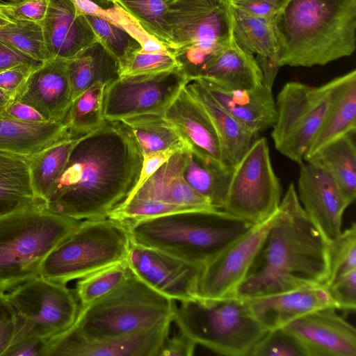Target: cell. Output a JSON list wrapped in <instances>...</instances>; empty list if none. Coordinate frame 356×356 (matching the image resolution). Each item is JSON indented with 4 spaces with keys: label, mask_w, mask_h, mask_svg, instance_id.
Instances as JSON below:
<instances>
[{
    "label": "cell",
    "mask_w": 356,
    "mask_h": 356,
    "mask_svg": "<svg viewBox=\"0 0 356 356\" xmlns=\"http://www.w3.org/2000/svg\"><path fill=\"white\" fill-rule=\"evenodd\" d=\"M143 161L122 122L105 120L79 139L44 204L55 213L78 220L107 217L134 189Z\"/></svg>",
    "instance_id": "cell-1"
},
{
    "label": "cell",
    "mask_w": 356,
    "mask_h": 356,
    "mask_svg": "<svg viewBox=\"0 0 356 356\" xmlns=\"http://www.w3.org/2000/svg\"><path fill=\"white\" fill-rule=\"evenodd\" d=\"M328 272L327 243L303 209L291 183L236 295L251 299L302 287L325 286Z\"/></svg>",
    "instance_id": "cell-2"
},
{
    "label": "cell",
    "mask_w": 356,
    "mask_h": 356,
    "mask_svg": "<svg viewBox=\"0 0 356 356\" xmlns=\"http://www.w3.org/2000/svg\"><path fill=\"white\" fill-rule=\"evenodd\" d=\"M273 24L280 67L325 65L355 50L356 0H286Z\"/></svg>",
    "instance_id": "cell-3"
},
{
    "label": "cell",
    "mask_w": 356,
    "mask_h": 356,
    "mask_svg": "<svg viewBox=\"0 0 356 356\" xmlns=\"http://www.w3.org/2000/svg\"><path fill=\"white\" fill-rule=\"evenodd\" d=\"M124 223L131 243L201 266L254 226L216 209L185 211Z\"/></svg>",
    "instance_id": "cell-4"
},
{
    "label": "cell",
    "mask_w": 356,
    "mask_h": 356,
    "mask_svg": "<svg viewBox=\"0 0 356 356\" xmlns=\"http://www.w3.org/2000/svg\"><path fill=\"white\" fill-rule=\"evenodd\" d=\"M37 201L0 216V292L40 275L43 261L80 225Z\"/></svg>",
    "instance_id": "cell-5"
},
{
    "label": "cell",
    "mask_w": 356,
    "mask_h": 356,
    "mask_svg": "<svg viewBox=\"0 0 356 356\" xmlns=\"http://www.w3.org/2000/svg\"><path fill=\"white\" fill-rule=\"evenodd\" d=\"M176 306L130 270L114 289L80 307L71 327L89 341L119 337L173 321Z\"/></svg>",
    "instance_id": "cell-6"
},
{
    "label": "cell",
    "mask_w": 356,
    "mask_h": 356,
    "mask_svg": "<svg viewBox=\"0 0 356 356\" xmlns=\"http://www.w3.org/2000/svg\"><path fill=\"white\" fill-rule=\"evenodd\" d=\"M173 321L197 345L226 356H248L268 331L253 314L247 300L237 296L181 301Z\"/></svg>",
    "instance_id": "cell-7"
},
{
    "label": "cell",
    "mask_w": 356,
    "mask_h": 356,
    "mask_svg": "<svg viewBox=\"0 0 356 356\" xmlns=\"http://www.w3.org/2000/svg\"><path fill=\"white\" fill-rule=\"evenodd\" d=\"M165 19L172 53L187 80L200 78L232 39L230 0H173Z\"/></svg>",
    "instance_id": "cell-8"
},
{
    "label": "cell",
    "mask_w": 356,
    "mask_h": 356,
    "mask_svg": "<svg viewBox=\"0 0 356 356\" xmlns=\"http://www.w3.org/2000/svg\"><path fill=\"white\" fill-rule=\"evenodd\" d=\"M124 222L108 217L82 220L43 261L40 276L65 284L124 261L131 246Z\"/></svg>",
    "instance_id": "cell-9"
},
{
    "label": "cell",
    "mask_w": 356,
    "mask_h": 356,
    "mask_svg": "<svg viewBox=\"0 0 356 356\" xmlns=\"http://www.w3.org/2000/svg\"><path fill=\"white\" fill-rule=\"evenodd\" d=\"M3 296L15 323L11 344L23 339H51L74 323L80 309L74 291L40 275Z\"/></svg>",
    "instance_id": "cell-10"
},
{
    "label": "cell",
    "mask_w": 356,
    "mask_h": 356,
    "mask_svg": "<svg viewBox=\"0 0 356 356\" xmlns=\"http://www.w3.org/2000/svg\"><path fill=\"white\" fill-rule=\"evenodd\" d=\"M335 79L314 87L286 83L277 97V120L271 137L275 149L291 161L304 162L330 106Z\"/></svg>",
    "instance_id": "cell-11"
},
{
    "label": "cell",
    "mask_w": 356,
    "mask_h": 356,
    "mask_svg": "<svg viewBox=\"0 0 356 356\" xmlns=\"http://www.w3.org/2000/svg\"><path fill=\"white\" fill-rule=\"evenodd\" d=\"M282 187L273 168L268 140L259 137L235 165L222 210L252 225L277 209Z\"/></svg>",
    "instance_id": "cell-12"
},
{
    "label": "cell",
    "mask_w": 356,
    "mask_h": 356,
    "mask_svg": "<svg viewBox=\"0 0 356 356\" xmlns=\"http://www.w3.org/2000/svg\"><path fill=\"white\" fill-rule=\"evenodd\" d=\"M179 67L153 74L121 76L106 87L104 118L108 121L163 114L184 86Z\"/></svg>",
    "instance_id": "cell-13"
},
{
    "label": "cell",
    "mask_w": 356,
    "mask_h": 356,
    "mask_svg": "<svg viewBox=\"0 0 356 356\" xmlns=\"http://www.w3.org/2000/svg\"><path fill=\"white\" fill-rule=\"evenodd\" d=\"M273 216L252 226L203 266L195 298L216 300L236 296L264 242Z\"/></svg>",
    "instance_id": "cell-14"
},
{
    "label": "cell",
    "mask_w": 356,
    "mask_h": 356,
    "mask_svg": "<svg viewBox=\"0 0 356 356\" xmlns=\"http://www.w3.org/2000/svg\"><path fill=\"white\" fill-rule=\"evenodd\" d=\"M126 261L138 277L166 297L179 302L195 298L203 266L133 243Z\"/></svg>",
    "instance_id": "cell-15"
},
{
    "label": "cell",
    "mask_w": 356,
    "mask_h": 356,
    "mask_svg": "<svg viewBox=\"0 0 356 356\" xmlns=\"http://www.w3.org/2000/svg\"><path fill=\"white\" fill-rule=\"evenodd\" d=\"M172 321L131 334L89 341L72 327L45 341L42 356H159Z\"/></svg>",
    "instance_id": "cell-16"
},
{
    "label": "cell",
    "mask_w": 356,
    "mask_h": 356,
    "mask_svg": "<svg viewBox=\"0 0 356 356\" xmlns=\"http://www.w3.org/2000/svg\"><path fill=\"white\" fill-rule=\"evenodd\" d=\"M298 190L303 209L330 243L341 232L343 215L350 203L327 171L309 162L300 164Z\"/></svg>",
    "instance_id": "cell-17"
},
{
    "label": "cell",
    "mask_w": 356,
    "mask_h": 356,
    "mask_svg": "<svg viewBox=\"0 0 356 356\" xmlns=\"http://www.w3.org/2000/svg\"><path fill=\"white\" fill-rule=\"evenodd\" d=\"M334 307L306 314L283 327L298 341L305 356H355L356 330Z\"/></svg>",
    "instance_id": "cell-18"
},
{
    "label": "cell",
    "mask_w": 356,
    "mask_h": 356,
    "mask_svg": "<svg viewBox=\"0 0 356 356\" xmlns=\"http://www.w3.org/2000/svg\"><path fill=\"white\" fill-rule=\"evenodd\" d=\"M68 60L49 58L29 76L14 100L35 108L46 121H64L72 102Z\"/></svg>",
    "instance_id": "cell-19"
},
{
    "label": "cell",
    "mask_w": 356,
    "mask_h": 356,
    "mask_svg": "<svg viewBox=\"0 0 356 356\" xmlns=\"http://www.w3.org/2000/svg\"><path fill=\"white\" fill-rule=\"evenodd\" d=\"M49 58H73L98 41L86 16H76L70 0H49L41 22Z\"/></svg>",
    "instance_id": "cell-20"
},
{
    "label": "cell",
    "mask_w": 356,
    "mask_h": 356,
    "mask_svg": "<svg viewBox=\"0 0 356 356\" xmlns=\"http://www.w3.org/2000/svg\"><path fill=\"white\" fill-rule=\"evenodd\" d=\"M163 116L177 130L186 148L222 162L220 144L214 126L204 108L184 86Z\"/></svg>",
    "instance_id": "cell-21"
},
{
    "label": "cell",
    "mask_w": 356,
    "mask_h": 356,
    "mask_svg": "<svg viewBox=\"0 0 356 356\" xmlns=\"http://www.w3.org/2000/svg\"><path fill=\"white\" fill-rule=\"evenodd\" d=\"M246 300L253 314L268 330L282 327L316 309L334 307L325 286L302 287Z\"/></svg>",
    "instance_id": "cell-22"
},
{
    "label": "cell",
    "mask_w": 356,
    "mask_h": 356,
    "mask_svg": "<svg viewBox=\"0 0 356 356\" xmlns=\"http://www.w3.org/2000/svg\"><path fill=\"white\" fill-rule=\"evenodd\" d=\"M212 97L254 134L273 127L277 120L276 104L273 92L261 85L247 90H228L204 79L198 78Z\"/></svg>",
    "instance_id": "cell-23"
},
{
    "label": "cell",
    "mask_w": 356,
    "mask_h": 356,
    "mask_svg": "<svg viewBox=\"0 0 356 356\" xmlns=\"http://www.w3.org/2000/svg\"><path fill=\"white\" fill-rule=\"evenodd\" d=\"M185 159V149L175 152L124 202L149 199L195 209H215L184 179Z\"/></svg>",
    "instance_id": "cell-24"
},
{
    "label": "cell",
    "mask_w": 356,
    "mask_h": 356,
    "mask_svg": "<svg viewBox=\"0 0 356 356\" xmlns=\"http://www.w3.org/2000/svg\"><path fill=\"white\" fill-rule=\"evenodd\" d=\"M184 88L209 115L220 141L222 163L235 166L259 135L246 129L221 106L198 79L186 80Z\"/></svg>",
    "instance_id": "cell-25"
},
{
    "label": "cell",
    "mask_w": 356,
    "mask_h": 356,
    "mask_svg": "<svg viewBox=\"0 0 356 356\" xmlns=\"http://www.w3.org/2000/svg\"><path fill=\"white\" fill-rule=\"evenodd\" d=\"M73 137L64 121L29 122L0 116V150L31 159L52 145Z\"/></svg>",
    "instance_id": "cell-26"
},
{
    "label": "cell",
    "mask_w": 356,
    "mask_h": 356,
    "mask_svg": "<svg viewBox=\"0 0 356 356\" xmlns=\"http://www.w3.org/2000/svg\"><path fill=\"white\" fill-rule=\"evenodd\" d=\"M200 78L228 90L252 89L263 85L255 56L239 47L233 38L209 63Z\"/></svg>",
    "instance_id": "cell-27"
},
{
    "label": "cell",
    "mask_w": 356,
    "mask_h": 356,
    "mask_svg": "<svg viewBox=\"0 0 356 356\" xmlns=\"http://www.w3.org/2000/svg\"><path fill=\"white\" fill-rule=\"evenodd\" d=\"M355 132L356 71L353 70L335 78L330 106L306 156L343 135Z\"/></svg>",
    "instance_id": "cell-28"
},
{
    "label": "cell",
    "mask_w": 356,
    "mask_h": 356,
    "mask_svg": "<svg viewBox=\"0 0 356 356\" xmlns=\"http://www.w3.org/2000/svg\"><path fill=\"white\" fill-rule=\"evenodd\" d=\"M185 153L184 179L213 208L222 210L235 166L190 148H185Z\"/></svg>",
    "instance_id": "cell-29"
},
{
    "label": "cell",
    "mask_w": 356,
    "mask_h": 356,
    "mask_svg": "<svg viewBox=\"0 0 356 356\" xmlns=\"http://www.w3.org/2000/svg\"><path fill=\"white\" fill-rule=\"evenodd\" d=\"M72 100L92 85L106 86L120 77L118 59L99 41L67 61Z\"/></svg>",
    "instance_id": "cell-30"
},
{
    "label": "cell",
    "mask_w": 356,
    "mask_h": 356,
    "mask_svg": "<svg viewBox=\"0 0 356 356\" xmlns=\"http://www.w3.org/2000/svg\"><path fill=\"white\" fill-rule=\"evenodd\" d=\"M355 134L349 133L330 141L304 160L327 171L350 204L356 197Z\"/></svg>",
    "instance_id": "cell-31"
},
{
    "label": "cell",
    "mask_w": 356,
    "mask_h": 356,
    "mask_svg": "<svg viewBox=\"0 0 356 356\" xmlns=\"http://www.w3.org/2000/svg\"><path fill=\"white\" fill-rule=\"evenodd\" d=\"M30 162L29 158L0 150V216L41 201L32 188Z\"/></svg>",
    "instance_id": "cell-32"
},
{
    "label": "cell",
    "mask_w": 356,
    "mask_h": 356,
    "mask_svg": "<svg viewBox=\"0 0 356 356\" xmlns=\"http://www.w3.org/2000/svg\"><path fill=\"white\" fill-rule=\"evenodd\" d=\"M232 36L239 47L256 57L278 59L279 44L273 22L248 14L232 5Z\"/></svg>",
    "instance_id": "cell-33"
},
{
    "label": "cell",
    "mask_w": 356,
    "mask_h": 356,
    "mask_svg": "<svg viewBox=\"0 0 356 356\" xmlns=\"http://www.w3.org/2000/svg\"><path fill=\"white\" fill-rule=\"evenodd\" d=\"M119 121L131 134L143 156L169 148H186L177 130L163 114L143 115Z\"/></svg>",
    "instance_id": "cell-34"
},
{
    "label": "cell",
    "mask_w": 356,
    "mask_h": 356,
    "mask_svg": "<svg viewBox=\"0 0 356 356\" xmlns=\"http://www.w3.org/2000/svg\"><path fill=\"white\" fill-rule=\"evenodd\" d=\"M81 137L73 136L60 141L31 159L29 170L32 188L36 197L44 203Z\"/></svg>",
    "instance_id": "cell-35"
},
{
    "label": "cell",
    "mask_w": 356,
    "mask_h": 356,
    "mask_svg": "<svg viewBox=\"0 0 356 356\" xmlns=\"http://www.w3.org/2000/svg\"><path fill=\"white\" fill-rule=\"evenodd\" d=\"M106 86L97 83L72 102L67 115L73 136H83L101 127L104 118V96Z\"/></svg>",
    "instance_id": "cell-36"
},
{
    "label": "cell",
    "mask_w": 356,
    "mask_h": 356,
    "mask_svg": "<svg viewBox=\"0 0 356 356\" xmlns=\"http://www.w3.org/2000/svg\"><path fill=\"white\" fill-rule=\"evenodd\" d=\"M173 0H115L152 35L172 52V45L165 13ZM114 2V3H115Z\"/></svg>",
    "instance_id": "cell-37"
},
{
    "label": "cell",
    "mask_w": 356,
    "mask_h": 356,
    "mask_svg": "<svg viewBox=\"0 0 356 356\" xmlns=\"http://www.w3.org/2000/svg\"><path fill=\"white\" fill-rule=\"evenodd\" d=\"M0 27V41L32 58L44 62L49 59L41 22L16 19Z\"/></svg>",
    "instance_id": "cell-38"
},
{
    "label": "cell",
    "mask_w": 356,
    "mask_h": 356,
    "mask_svg": "<svg viewBox=\"0 0 356 356\" xmlns=\"http://www.w3.org/2000/svg\"><path fill=\"white\" fill-rule=\"evenodd\" d=\"M130 269L126 261L115 263L92 273L76 283L75 295L80 307H83L107 294L128 275Z\"/></svg>",
    "instance_id": "cell-39"
},
{
    "label": "cell",
    "mask_w": 356,
    "mask_h": 356,
    "mask_svg": "<svg viewBox=\"0 0 356 356\" xmlns=\"http://www.w3.org/2000/svg\"><path fill=\"white\" fill-rule=\"evenodd\" d=\"M97 40L118 60L121 67L128 58L142 47L125 30L115 24L92 15H86Z\"/></svg>",
    "instance_id": "cell-40"
},
{
    "label": "cell",
    "mask_w": 356,
    "mask_h": 356,
    "mask_svg": "<svg viewBox=\"0 0 356 356\" xmlns=\"http://www.w3.org/2000/svg\"><path fill=\"white\" fill-rule=\"evenodd\" d=\"M329 272L327 284L338 277L356 270V225L351 226L327 243Z\"/></svg>",
    "instance_id": "cell-41"
},
{
    "label": "cell",
    "mask_w": 356,
    "mask_h": 356,
    "mask_svg": "<svg viewBox=\"0 0 356 356\" xmlns=\"http://www.w3.org/2000/svg\"><path fill=\"white\" fill-rule=\"evenodd\" d=\"M191 210L200 209L154 200L131 199L117 206L108 213L107 217L129 222Z\"/></svg>",
    "instance_id": "cell-42"
},
{
    "label": "cell",
    "mask_w": 356,
    "mask_h": 356,
    "mask_svg": "<svg viewBox=\"0 0 356 356\" xmlns=\"http://www.w3.org/2000/svg\"><path fill=\"white\" fill-rule=\"evenodd\" d=\"M248 356H305L298 341L283 327L268 330L252 347Z\"/></svg>",
    "instance_id": "cell-43"
},
{
    "label": "cell",
    "mask_w": 356,
    "mask_h": 356,
    "mask_svg": "<svg viewBox=\"0 0 356 356\" xmlns=\"http://www.w3.org/2000/svg\"><path fill=\"white\" fill-rule=\"evenodd\" d=\"M178 67L173 53L147 52L142 48L133 53L120 67V76L168 71Z\"/></svg>",
    "instance_id": "cell-44"
},
{
    "label": "cell",
    "mask_w": 356,
    "mask_h": 356,
    "mask_svg": "<svg viewBox=\"0 0 356 356\" xmlns=\"http://www.w3.org/2000/svg\"><path fill=\"white\" fill-rule=\"evenodd\" d=\"M113 22L125 30L147 52L172 53L166 46L149 34L133 16L118 3L106 8Z\"/></svg>",
    "instance_id": "cell-45"
},
{
    "label": "cell",
    "mask_w": 356,
    "mask_h": 356,
    "mask_svg": "<svg viewBox=\"0 0 356 356\" xmlns=\"http://www.w3.org/2000/svg\"><path fill=\"white\" fill-rule=\"evenodd\" d=\"M325 286L337 309L355 310L356 270L338 277Z\"/></svg>",
    "instance_id": "cell-46"
},
{
    "label": "cell",
    "mask_w": 356,
    "mask_h": 356,
    "mask_svg": "<svg viewBox=\"0 0 356 356\" xmlns=\"http://www.w3.org/2000/svg\"><path fill=\"white\" fill-rule=\"evenodd\" d=\"M49 0H23L18 3H3L5 14L16 19L42 22L45 17Z\"/></svg>",
    "instance_id": "cell-47"
},
{
    "label": "cell",
    "mask_w": 356,
    "mask_h": 356,
    "mask_svg": "<svg viewBox=\"0 0 356 356\" xmlns=\"http://www.w3.org/2000/svg\"><path fill=\"white\" fill-rule=\"evenodd\" d=\"M286 0H230L232 6L254 16L273 22Z\"/></svg>",
    "instance_id": "cell-48"
},
{
    "label": "cell",
    "mask_w": 356,
    "mask_h": 356,
    "mask_svg": "<svg viewBox=\"0 0 356 356\" xmlns=\"http://www.w3.org/2000/svg\"><path fill=\"white\" fill-rule=\"evenodd\" d=\"M40 66L20 64L1 72L0 89L14 98L31 73Z\"/></svg>",
    "instance_id": "cell-49"
},
{
    "label": "cell",
    "mask_w": 356,
    "mask_h": 356,
    "mask_svg": "<svg viewBox=\"0 0 356 356\" xmlns=\"http://www.w3.org/2000/svg\"><path fill=\"white\" fill-rule=\"evenodd\" d=\"M197 344L184 333L178 330L177 334L164 340L159 350V356H191Z\"/></svg>",
    "instance_id": "cell-50"
},
{
    "label": "cell",
    "mask_w": 356,
    "mask_h": 356,
    "mask_svg": "<svg viewBox=\"0 0 356 356\" xmlns=\"http://www.w3.org/2000/svg\"><path fill=\"white\" fill-rule=\"evenodd\" d=\"M181 149L177 148H169L151 152L143 156L141 171L138 182L130 195L136 191L154 172L157 170L159 168H160L165 162H166L175 152Z\"/></svg>",
    "instance_id": "cell-51"
},
{
    "label": "cell",
    "mask_w": 356,
    "mask_h": 356,
    "mask_svg": "<svg viewBox=\"0 0 356 356\" xmlns=\"http://www.w3.org/2000/svg\"><path fill=\"white\" fill-rule=\"evenodd\" d=\"M15 333L12 312L6 302L3 293L0 292V356H4L10 347Z\"/></svg>",
    "instance_id": "cell-52"
},
{
    "label": "cell",
    "mask_w": 356,
    "mask_h": 356,
    "mask_svg": "<svg viewBox=\"0 0 356 356\" xmlns=\"http://www.w3.org/2000/svg\"><path fill=\"white\" fill-rule=\"evenodd\" d=\"M43 63L0 41V72L20 64L40 66Z\"/></svg>",
    "instance_id": "cell-53"
},
{
    "label": "cell",
    "mask_w": 356,
    "mask_h": 356,
    "mask_svg": "<svg viewBox=\"0 0 356 356\" xmlns=\"http://www.w3.org/2000/svg\"><path fill=\"white\" fill-rule=\"evenodd\" d=\"M2 115L23 122L46 121L35 108L14 99L6 106Z\"/></svg>",
    "instance_id": "cell-54"
},
{
    "label": "cell",
    "mask_w": 356,
    "mask_h": 356,
    "mask_svg": "<svg viewBox=\"0 0 356 356\" xmlns=\"http://www.w3.org/2000/svg\"><path fill=\"white\" fill-rule=\"evenodd\" d=\"M46 341L23 339L12 343L4 356H42Z\"/></svg>",
    "instance_id": "cell-55"
},
{
    "label": "cell",
    "mask_w": 356,
    "mask_h": 356,
    "mask_svg": "<svg viewBox=\"0 0 356 356\" xmlns=\"http://www.w3.org/2000/svg\"><path fill=\"white\" fill-rule=\"evenodd\" d=\"M75 9L76 16L92 15L106 19L113 24L106 9L103 8L91 0H70Z\"/></svg>",
    "instance_id": "cell-56"
},
{
    "label": "cell",
    "mask_w": 356,
    "mask_h": 356,
    "mask_svg": "<svg viewBox=\"0 0 356 356\" xmlns=\"http://www.w3.org/2000/svg\"><path fill=\"white\" fill-rule=\"evenodd\" d=\"M13 99V96L0 89V116L2 115L6 106Z\"/></svg>",
    "instance_id": "cell-57"
},
{
    "label": "cell",
    "mask_w": 356,
    "mask_h": 356,
    "mask_svg": "<svg viewBox=\"0 0 356 356\" xmlns=\"http://www.w3.org/2000/svg\"><path fill=\"white\" fill-rule=\"evenodd\" d=\"M12 23L14 22L5 14L3 4L0 2V27Z\"/></svg>",
    "instance_id": "cell-58"
},
{
    "label": "cell",
    "mask_w": 356,
    "mask_h": 356,
    "mask_svg": "<svg viewBox=\"0 0 356 356\" xmlns=\"http://www.w3.org/2000/svg\"><path fill=\"white\" fill-rule=\"evenodd\" d=\"M8 1H9L11 3H18V2H20V1H22L23 0H8Z\"/></svg>",
    "instance_id": "cell-59"
},
{
    "label": "cell",
    "mask_w": 356,
    "mask_h": 356,
    "mask_svg": "<svg viewBox=\"0 0 356 356\" xmlns=\"http://www.w3.org/2000/svg\"><path fill=\"white\" fill-rule=\"evenodd\" d=\"M103 1H105L106 2H109V3H113L115 0H103Z\"/></svg>",
    "instance_id": "cell-60"
}]
</instances>
